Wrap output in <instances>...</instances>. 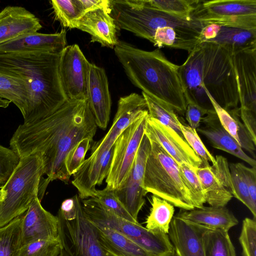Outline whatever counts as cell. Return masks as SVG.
<instances>
[{
    "instance_id": "obj_32",
    "label": "cell",
    "mask_w": 256,
    "mask_h": 256,
    "mask_svg": "<svg viewBox=\"0 0 256 256\" xmlns=\"http://www.w3.org/2000/svg\"><path fill=\"white\" fill-rule=\"evenodd\" d=\"M22 215L0 228V256H18L21 244Z\"/></svg>"
},
{
    "instance_id": "obj_13",
    "label": "cell",
    "mask_w": 256,
    "mask_h": 256,
    "mask_svg": "<svg viewBox=\"0 0 256 256\" xmlns=\"http://www.w3.org/2000/svg\"><path fill=\"white\" fill-rule=\"evenodd\" d=\"M89 63L77 44L66 46L60 54L59 75L68 100L88 99Z\"/></svg>"
},
{
    "instance_id": "obj_12",
    "label": "cell",
    "mask_w": 256,
    "mask_h": 256,
    "mask_svg": "<svg viewBox=\"0 0 256 256\" xmlns=\"http://www.w3.org/2000/svg\"><path fill=\"white\" fill-rule=\"evenodd\" d=\"M148 115L147 112L137 119L116 139L106 188L117 190L126 180L144 134Z\"/></svg>"
},
{
    "instance_id": "obj_35",
    "label": "cell",
    "mask_w": 256,
    "mask_h": 256,
    "mask_svg": "<svg viewBox=\"0 0 256 256\" xmlns=\"http://www.w3.org/2000/svg\"><path fill=\"white\" fill-rule=\"evenodd\" d=\"M56 19L64 28H75L77 20L84 14L78 0L50 1Z\"/></svg>"
},
{
    "instance_id": "obj_16",
    "label": "cell",
    "mask_w": 256,
    "mask_h": 256,
    "mask_svg": "<svg viewBox=\"0 0 256 256\" xmlns=\"http://www.w3.org/2000/svg\"><path fill=\"white\" fill-rule=\"evenodd\" d=\"M144 134L150 140L158 144L179 166L184 164L195 170L203 166L202 160L184 138L148 115Z\"/></svg>"
},
{
    "instance_id": "obj_38",
    "label": "cell",
    "mask_w": 256,
    "mask_h": 256,
    "mask_svg": "<svg viewBox=\"0 0 256 256\" xmlns=\"http://www.w3.org/2000/svg\"><path fill=\"white\" fill-rule=\"evenodd\" d=\"M229 168L233 197L245 205L252 212L253 218H256V209L252 206L247 185L238 162L230 164Z\"/></svg>"
},
{
    "instance_id": "obj_11",
    "label": "cell",
    "mask_w": 256,
    "mask_h": 256,
    "mask_svg": "<svg viewBox=\"0 0 256 256\" xmlns=\"http://www.w3.org/2000/svg\"><path fill=\"white\" fill-rule=\"evenodd\" d=\"M147 112L146 103L142 95L132 93L120 97L110 128L100 140L94 143L91 154L84 162L90 166L100 167L120 135L130 124Z\"/></svg>"
},
{
    "instance_id": "obj_33",
    "label": "cell",
    "mask_w": 256,
    "mask_h": 256,
    "mask_svg": "<svg viewBox=\"0 0 256 256\" xmlns=\"http://www.w3.org/2000/svg\"><path fill=\"white\" fill-rule=\"evenodd\" d=\"M201 0H142L148 6L181 18L192 16Z\"/></svg>"
},
{
    "instance_id": "obj_36",
    "label": "cell",
    "mask_w": 256,
    "mask_h": 256,
    "mask_svg": "<svg viewBox=\"0 0 256 256\" xmlns=\"http://www.w3.org/2000/svg\"><path fill=\"white\" fill-rule=\"evenodd\" d=\"M179 166L194 208L204 206L206 203L205 193L196 170L184 164Z\"/></svg>"
},
{
    "instance_id": "obj_41",
    "label": "cell",
    "mask_w": 256,
    "mask_h": 256,
    "mask_svg": "<svg viewBox=\"0 0 256 256\" xmlns=\"http://www.w3.org/2000/svg\"><path fill=\"white\" fill-rule=\"evenodd\" d=\"M102 204L118 216L134 223H138L128 213L118 198L115 190L104 188L96 190L93 197Z\"/></svg>"
},
{
    "instance_id": "obj_51",
    "label": "cell",
    "mask_w": 256,
    "mask_h": 256,
    "mask_svg": "<svg viewBox=\"0 0 256 256\" xmlns=\"http://www.w3.org/2000/svg\"><path fill=\"white\" fill-rule=\"evenodd\" d=\"M58 256H70L64 250L62 249L60 254Z\"/></svg>"
},
{
    "instance_id": "obj_27",
    "label": "cell",
    "mask_w": 256,
    "mask_h": 256,
    "mask_svg": "<svg viewBox=\"0 0 256 256\" xmlns=\"http://www.w3.org/2000/svg\"><path fill=\"white\" fill-rule=\"evenodd\" d=\"M28 91L26 82L0 66V97L15 104L24 117L26 112Z\"/></svg>"
},
{
    "instance_id": "obj_52",
    "label": "cell",
    "mask_w": 256,
    "mask_h": 256,
    "mask_svg": "<svg viewBox=\"0 0 256 256\" xmlns=\"http://www.w3.org/2000/svg\"></svg>"
},
{
    "instance_id": "obj_23",
    "label": "cell",
    "mask_w": 256,
    "mask_h": 256,
    "mask_svg": "<svg viewBox=\"0 0 256 256\" xmlns=\"http://www.w3.org/2000/svg\"><path fill=\"white\" fill-rule=\"evenodd\" d=\"M202 122L204 126L196 131L204 136L212 146L226 152L256 168V160L244 152L240 144L221 125L214 110L209 111Z\"/></svg>"
},
{
    "instance_id": "obj_44",
    "label": "cell",
    "mask_w": 256,
    "mask_h": 256,
    "mask_svg": "<svg viewBox=\"0 0 256 256\" xmlns=\"http://www.w3.org/2000/svg\"><path fill=\"white\" fill-rule=\"evenodd\" d=\"M20 158L10 148L0 144V184H4L18 166Z\"/></svg>"
},
{
    "instance_id": "obj_10",
    "label": "cell",
    "mask_w": 256,
    "mask_h": 256,
    "mask_svg": "<svg viewBox=\"0 0 256 256\" xmlns=\"http://www.w3.org/2000/svg\"><path fill=\"white\" fill-rule=\"evenodd\" d=\"M240 118L256 145V47L234 52Z\"/></svg>"
},
{
    "instance_id": "obj_14",
    "label": "cell",
    "mask_w": 256,
    "mask_h": 256,
    "mask_svg": "<svg viewBox=\"0 0 256 256\" xmlns=\"http://www.w3.org/2000/svg\"><path fill=\"white\" fill-rule=\"evenodd\" d=\"M150 148V142L144 134L130 172L121 187L114 190L124 207L136 220L144 204L147 192L144 188L146 164Z\"/></svg>"
},
{
    "instance_id": "obj_34",
    "label": "cell",
    "mask_w": 256,
    "mask_h": 256,
    "mask_svg": "<svg viewBox=\"0 0 256 256\" xmlns=\"http://www.w3.org/2000/svg\"><path fill=\"white\" fill-rule=\"evenodd\" d=\"M152 43L159 48L167 46L186 50L189 53L200 44L186 39L175 28L170 26L157 28L154 32Z\"/></svg>"
},
{
    "instance_id": "obj_37",
    "label": "cell",
    "mask_w": 256,
    "mask_h": 256,
    "mask_svg": "<svg viewBox=\"0 0 256 256\" xmlns=\"http://www.w3.org/2000/svg\"><path fill=\"white\" fill-rule=\"evenodd\" d=\"M205 92L221 125L240 144V132L242 122L240 120L239 108L228 111L220 106L207 92Z\"/></svg>"
},
{
    "instance_id": "obj_4",
    "label": "cell",
    "mask_w": 256,
    "mask_h": 256,
    "mask_svg": "<svg viewBox=\"0 0 256 256\" xmlns=\"http://www.w3.org/2000/svg\"><path fill=\"white\" fill-rule=\"evenodd\" d=\"M110 15L118 28L129 31L152 42L157 28L170 26L186 39L200 44V36L206 24L193 14L189 18H181L148 6L142 0H110Z\"/></svg>"
},
{
    "instance_id": "obj_1",
    "label": "cell",
    "mask_w": 256,
    "mask_h": 256,
    "mask_svg": "<svg viewBox=\"0 0 256 256\" xmlns=\"http://www.w3.org/2000/svg\"><path fill=\"white\" fill-rule=\"evenodd\" d=\"M97 127L88 99L68 100L50 116L20 124L10 138V148L20 158L42 156L47 176L44 186L56 180L67 182L66 154L83 138L93 140Z\"/></svg>"
},
{
    "instance_id": "obj_24",
    "label": "cell",
    "mask_w": 256,
    "mask_h": 256,
    "mask_svg": "<svg viewBox=\"0 0 256 256\" xmlns=\"http://www.w3.org/2000/svg\"><path fill=\"white\" fill-rule=\"evenodd\" d=\"M188 222L208 229L226 232L238 223L234 214L226 206H205L190 210L180 209L176 215Z\"/></svg>"
},
{
    "instance_id": "obj_3",
    "label": "cell",
    "mask_w": 256,
    "mask_h": 256,
    "mask_svg": "<svg viewBox=\"0 0 256 256\" xmlns=\"http://www.w3.org/2000/svg\"><path fill=\"white\" fill-rule=\"evenodd\" d=\"M114 51L134 86L184 115L187 102L179 74L180 66L170 61L159 48L147 51L118 40Z\"/></svg>"
},
{
    "instance_id": "obj_7",
    "label": "cell",
    "mask_w": 256,
    "mask_h": 256,
    "mask_svg": "<svg viewBox=\"0 0 256 256\" xmlns=\"http://www.w3.org/2000/svg\"><path fill=\"white\" fill-rule=\"evenodd\" d=\"M150 141L144 171L145 190L180 209L194 208L179 165L158 144Z\"/></svg>"
},
{
    "instance_id": "obj_5",
    "label": "cell",
    "mask_w": 256,
    "mask_h": 256,
    "mask_svg": "<svg viewBox=\"0 0 256 256\" xmlns=\"http://www.w3.org/2000/svg\"><path fill=\"white\" fill-rule=\"evenodd\" d=\"M200 45L199 76L204 92L225 110L238 108L239 96L232 50L212 42H204Z\"/></svg>"
},
{
    "instance_id": "obj_46",
    "label": "cell",
    "mask_w": 256,
    "mask_h": 256,
    "mask_svg": "<svg viewBox=\"0 0 256 256\" xmlns=\"http://www.w3.org/2000/svg\"><path fill=\"white\" fill-rule=\"evenodd\" d=\"M209 111L210 110H208L197 104L192 102L188 103L184 116L188 125L196 130L200 127L203 118Z\"/></svg>"
},
{
    "instance_id": "obj_30",
    "label": "cell",
    "mask_w": 256,
    "mask_h": 256,
    "mask_svg": "<svg viewBox=\"0 0 256 256\" xmlns=\"http://www.w3.org/2000/svg\"><path fill=\"white\" fill-rule=\"evenodd\" d=\"M228 232L222 230L204 229L202 239L205 256H236Z\"/></svg>"
},
{
    "instance_id": "obj_50",
    "label": "cell",
    "mask_w": 256,
    "mask_h": 256,
    "mask_svg": "<svg viewBox=\"0 0 256 256\" xmlns=\"http://www.w3.org/2000/svg\"><path fill=\"white\" fill-rule=\"evenodd\" d=\"M10 102V100L0 97V108H6L8 107Z\"/></svg>"
},
{
    "instance_id": "obj_26",
    "label": "cell",
    "mask_w": 256,
    "mask_h": 256,
    "mask_svg": "<svg viewBox=\"0 0 256 256\" xmlns=\"http://www.w3.org/2000/svg\"><path fill=\"white\" fill-rule=\"evenodd\" d=\"M90 222L94 228L100 244L114 256H154L117 231L98 224Z\"/></svg>"
},
{
    "instance_id": "obj_48",
    "label": "cell",
    "mask_w": 256,
    "mask_h": 256,
    "mask_svg": "<svg viewBox=\"0 0 256 256\" xmlns=\"http://www.w3.org/2000/svg\"><path fill=\"white\" fill-rule=\"evenodd\" d=\"M84 14L97 9H104L110 12V0H78Z\"/></svg>"
},
{
    "instance_id": "obj_21",
    "label": "cell",
    "mask_w": 256,
    "mask_h": 256,
    "mask_svg": "<svg viewBox=\"0 0 256 256\" xmlns=\"http://www.w3.org/2000/svg\"><path fill=\"white\" fill-rule=\"evenodd\" d=\"M75 28L89 34L92 42L114 48L118 40V28L109 11L97 9L84 13L76 22Z\"/></svg>"
},
{
    "instance_id": "obj_39",
    "label": "cell",
    "mask_w": 256,
    "mask_h": 256,
    "mask_svg": "<svg viewBox=\"0 0 256 256\" xmlns=\"http://www.w3.org/2000/svg\"><path fill=\"white\" fill-rule=\"evenodd\" d=\"M62 249L59 238L38 240L22 246L18 256H58Z\"/></svg>"
},
{
    "instance_id": "obj_31",
    "label": "cell",
    "mask_w": 256,
    "mask_h": 256,
    "mask_svg": "<svg viewBox=\"0 0 256 256\" xmlns=\"http://www.w3.org/2000/svg\"><path fill=\"white\" fill-rule=\"evenodd\" d=\"M142 96L146 103L148 116L173 130L184 138L180 128V120L176 111L170 106L143 92Z\"/></svg>"
},
{
    "instance_id": "obj_15",
    "label": "cell",
    "mask_w": 256,
    "mask_h": 256,
    "mask_svg": "<svg viewBox=\"0 0 256 256\" xmlns=\"http://www.w3.org/2000/svg\"><path fill=\"white\" fill-rule=\"evenodd\" d=\"M212 165L202 166L196 172L204 188L206 202L212 206H226L232 200V188L227 159L216 156Z\"/></svg>"
},
{
    "instance_id": "obj_19",
    "label": "cell",
    "mask_w": 256,
    "mask_h": 256,
    "mask_svg": "<svg viewBox=\"0 0 256 256\" xmlns=\"http://www.w3.org/2000/svg\"><path fill=\"white\" fill-rule=\"evenodd\" d=\"M88 100L97 126L104 130L109 122L112 101L105 70L90 62Z\"/></svg>"
},
{
    "instance_id": "obj_47",
    "label": "cell",
    "mask_w": 256,
    "mask_h": 256,
    "mask_svg": "<svg viewBox=\"0 0 256 256\" xmlns=\"http://www.w3.org/2000/svg\"><path fill=\"white\" fill-rule=\"evenodd\" d=\"M238 165L244 176L252 206L256 209V168L248 167L240 162Z\"/></svg>"
},
{
    "instance_id": "obj_29",
    "label": "cell",
    "mask_w": 256,
    "mask_h": 256,
    "mask_svg": "<svg viewBox=\"0 0 256 256\" xmlns=\"http://www.w3.org/2000/svg\"><path fill=\"white\" fill-rule=\"evenodd\" d=\"M151 208L146 220V228L154 234H168L174 217V206L157 196H151Z\"/></svg>"
},
{
    "instance_id": "obj_42",
    "label": "cell",
    "mask_w": 256,
    "mask_h": 256,
    "mask_svg": "<svg viewBox=\"0 0 256 256\" xmlns=\"http://www.w3.org/2000/svg\"><path fill=\"white\" fill-rule=\"evenodd\" d=\"M93 140L84 138L80 140L66 154L64 166L68 174L74 175L85 160V156Z\"/></svg>"
},
{
    "instance_id": "obj_25",
    "label": "cell",
    "mask_w": 256,
    "mask_h": 256,
    "mask_svg": "<svg viewBox=\"0 0 256 256\" xmlns=\"http://www.w3.org/2000/svg\"><path fill=\"white\" fill-rule=\"evenodd\" d=\"M192 14L202 22L214 18L256 15V0H201Z\"/></svg>"
},
{
    "instance_id": "obj_20",
    "label": "cell",
    "mask_w": 256,
    "mask_h": 256,
    "mask_svg": "<svg viewBox=\"0 0 256 256\" xmlns=\"http://www.w3.org/2000/svg\"><path fill=\"white\" fill-rule=\"evenodd\" d=\"M206 228L174 216L168 234L174 256H205L202 236Z\"/></svg>"
},
{
    "instance_id": "obj_18",
    "label": "cell",
    "mask_w": 256,
    "mask_h": 256,
    "mask_svg": "<svg viewBox=\"0 0 256 256\" xmlns=\"http://www.w3.org/2000/svg\"><path fill=\"white\" fill-rule=\"evenodd\" d=\"M64 29L54 34H24L0 44V54L52 53L60 54L67 44Z\"/></svg>"
},
{
    "instance_id": "obj_45",
    "label": "cell",
    "mask_w": 256,
    "mask_h": 256,
    "mask_svg": "<svg viewBox=\"0 0 256 256\" xmlns=\"http://www.w3.org/2000/svg\"><path fill=\"white\" fill-rule=\"evenodd\" d=\"M203 22L206 24H214L244 29H256V15L214 18Z\"/></svg>"
},
{
    "instance_id": "obj_40",
    "label": "cell",
    "mask_w": 256,
    "mask_h": 256,
    "mask_svg": "<svg viewBox=\"0 0 256 256\" xmlns=\"http://www.w3.org/2000/svg\"><path fill=\"white\" fill-rule=\"evenodd\" d=\"M180 128L185 140L196 154L202 160V166H208L210 164V162L214 164L216 162L215 157L206 148L196 130L182 120L180 122Z\"/></svg>"
},
{
    "instance_id": "obj_8",
    "label": "cell",
    "mask_w": 256,
    "mask_h": 256,
    "mask_svg": "<svg viewBox=\"0 0 256 256\" xmlns=\"http://www.w3.org/2000/svg\"><path fill=\"white\" fill-rule=\"evenodd\" d=\"M84 212L92 222L120 233L154 256H174V248L168 234H154L141 224L134 223L116 215L96 198L81 200Z\"/></svg>"
},
{
    "instance_id": "obj_28",
    "label": "cell",
    "mask_w": 256,
    "mask_h": 256,
    "mask_svg": "<svg viewBox=\"0 0 256 256\" xmlns=\"http://www.w3.org/2000/svg\"><path fill=\"white\" fill-rule=\"evenodd\" d=\"M207 42L228 46L234 52L254 48L256 47V29L220 26L216 36Z\"/></svg>"
},
{
    "instance_id": "obj_2",
    "label": "cell",
    "mask_w": 256,
    "mask_h": 256,
    "mask_svg": "<svg viewBox=\"0 0 256 256\" xmlns=\"http://www.w3.org/2000/svg\"><path fill=\"white\" fill-rule=\"evenodd\" d=\"M60 56L52 53L0 54V66L24 80L28 89L23 124L50 116L68 100L59 75Z\"/></svg>"
},
{
    "instance_id": "obj_49",
    "label": "cell",
    "mask_w": 256,
    "mask_h": 256,
    "mask_svg": "<svg viewBox=\"0 0 256 256\" xmlns=\"http://www.w3.org/2000/svg\"><path fill=\"white\" fill-rule=\"evenodd\" d=\"M58 213L68 220H70L76 218V208L74 196L66 199L62 202Z\"/></svg>"
},
{
    "instance_id": "obj_6",
    "label": "cell",
    "mask_w": 256,
    "mask_h": 256,
    "mask_svg": "<svg viewBox=\"0 0 256 256\" xmlns=\"http://www.w3.org/2000/svg\"><path fill=\"white\" fill-rule=\"evenodd\" d=\"M44 174V164L41 154L20 158L12 174L0 186V228L25 213L34 200L38 197Z\"/></svg>"
},
{
    "instance_id": "obj_9",
    "label": "cell",
    "mask_w": 256,
    "mask_h": 256,
    "mask_svg": "<svg viewBox=\"0 0 256 256\" xmlns=\"http://www.w3.org/2000/svg\"><path fill=\"white\" fill-rule=\"evenodd\" d=\"M76 214L70 220L58 213V238L62 248L70 256H114L98 241L94 228L86 217L78 194L74 196Z\"/></svg>"
},
{
    "instance_id": "obj_17",
    "label": "cell",
    "mask_w": 256,
    "mask_h": 256,
    "mask_svg": "<svg viewBox=\"0 0 256 256\" xmlns=\"http://www.w3.org/2000/svg\"><path fill=\"white\" fill-rule=\"evenodd\" d=\"M58 220L42 206L36 197L22 215V246L38 240L58 239Z\"/></svg>"
},
{
    "instance_id": "obj_43",
    "label": "cell",
    "mask_w": 256,
    "mask_h": 256,
    "mask_svg": "<svg viewBox=\"0 0 256 256\" xmlns=\"http://www.w3.org/2000/svg\"><path fill=\"white\" fill-rule=\"evenodd\" d=\"M242 256H256V220L246 218L242 223L238 238Z\"/></svg>"
},
{
    "instance_id": "obj_22",
    "label": "cell",
    "mask_w": 256,
    "mask_h": 256,
    "mask_svg": "<svg viewBox=\"0 0 256 256\" xmlns=\"http://www.w3.org/2000/svg\"><path fill=\"white\" fill-rule=\"evenodd\" d=\"M42 28L40 20L26 8L7 6L0 12V44Z\"/></svg>"
}]
</instances>
